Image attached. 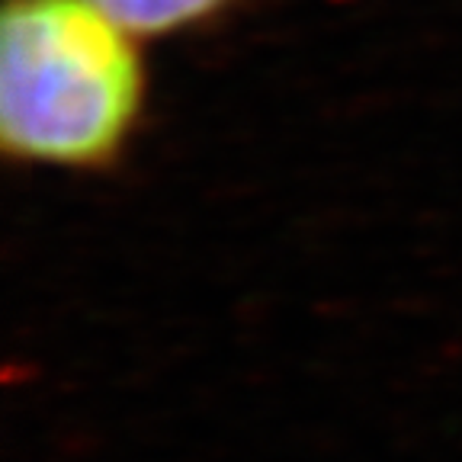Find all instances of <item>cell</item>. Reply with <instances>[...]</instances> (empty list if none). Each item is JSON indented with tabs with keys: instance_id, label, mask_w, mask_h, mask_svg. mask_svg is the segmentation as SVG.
I'll return each mask as SVG.
<instances>
[{
	"instance_id": "1",
	"label": "cell",
	"mask_w": 462,
	"mask_h": 462,
	"mask_svg": "<svg viewBox=\"0 0 462 462\" xmlns=\"http://www.w3.org/2000/svg\"><path fill=\"white\" fill-rule=\"evenodd\" d=\"M132 32L90 0H7L0 16V142L10 158L100 167L142 109Z\"/></svg>"
},
{
	"instance_id": "2",
	"label": "cell",
	"mask_w": 462,
	"mask_h": 462,
	"mask_svg": "<svg viewBox=\"0 0 462 462\" xmlns=\"http://www.w3.org/2000/svg\"><path fill=\"white\" fill-rule=\"evenodd\" d=\"M132 36H167L209 20L228 0H90Z\"/></svg>"
}]
</instances>
